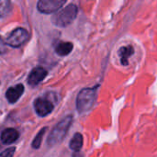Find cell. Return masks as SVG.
Segmentation results:
<instances>
[{
	"label": "cell",
	"instance_id": "1",
	"mask_svg": "<svg viewBox=\"0 0 157 157\" xmlns=\"http://www.w3.org/2000/svg\"><path fill=\"white\" fill-rule=\"evenodd\" d=\"M73 122V117L72 116H67L64 119H63L52 131L50 133L47 144L49 146H54L58 144H60L64 137L67 134V132Z\"/></svg>",
	"mask_w": 157,
	"mask_h": 157
},
{
	"label": "cell",
	"instance_id": "5",
	"mask_svg": "<svg viewBox=\"0 0 157 157\" xmlns=\"http://www.w3.org/2000/svg\"><path fill=\"white\" fill-rule=\"evenodd\" d=\"M65 4V0H40L38 2V10L41 13L50 14L56 12Z\"/></svg>",
	"mask_w": 157,
	"mask_h": 157
},
{
	"label": "cell",
	"instance_id": "3",
	"mask_svg": "<svg viewBox=\"0 0 157 157\" xmlns=\"http://www.w3.org/2000/svg\"><path fill=\"white\" fill-rule=\"evenodd\" d=\"M77 15V6L74 4L68 5L52 17V22L57 27H66L71 24Z\"/></svg>",
	"mask_w": 157,
	"mask_h": 157
},
{
	"label": "cell",
	"instance_id": "8",
	"mask_svg": "<svg viewBox=\"0 0 157 157\" xmlns=\"http://www.w3.org/2000/svg\"><path fill=\"white\" fill-rule=\"evenodd\" d=\"M23 92H24L23 85L18 84L16 86H12L7 89V91L6 92V98L9 103H11V104L16 103L19 99V98L22 96Z\"/></svg>",
	"mask_w": 157,
	"mask_h": 157
},
{
	"label": "cell",
	"instance_id": "2",
	"mask_svg": "<svg viewBox=\"0 0 157 157\" xmlns=\"http://www.w3.org/2000/svg\"><path fill=\"white\" fill-rule=\"evenodd\" d=\"M97 87L84 88L79 92L76 98V108L78 112L84 113L92 109L97 99Z\"/></svg>",
	"mask_w": 157,
	"mask_h": 157
},
{
	"label": "cell",
	"instance_id": "4",
	"mask_svg": "<svg viewBox=\"0 0 157 157\" xmlns=\"http://www.w3.org/2000/svg\"><path fill=\"white\" fill-rule=\"evenodd\" d=\"M29 39V32L22 28H17L14 29L9 36L6 38V44H8L11 47L17 48L22 46L25 42H27Z\"/></svg>",
	"mask_w": 157,
	"mask_h": 157
},
{
	"label": "cell",
	"instance_id": "6",
	"mask_svg": "<svg viewBox=\"0 0 157 157\" xmlns=\"http://www.w3.org/2000/svg\"><path fill=\"white\" fill-rule=\"evenodd\" d=\"M34 108L39 116L45 117L52 111L53 105L49 99L39 98L34 101Z\"/></svg>",
	"mask_w": 157,
	"mask_h": 157
},
{
	"label": "cell",
	"instance_id": "7",
	"mask_svg": "<svg viewBox=\"0 0 157 157\" xmlns=\"http://www.w3.org/2000/svg\"><path fill=\"white\" fill-rule=\"evenodd\" d=\"M46 75H47V71L44 68L36 67L30 72L28 77V83L31 86H35L39 85L46 77Z\"/></svg>",
	"mask_w": 157,
	"mask_h": 157
},
{
	"label": "cell",
	"instance_id": "13",
	"mask_svg": "<svg viewBox=\"0 0 157 157\" xmlns=\"http://www.w3.org/2000/svg\"><path fill=\"white\" fill-rule=\"evenodd\" d=\"M11 10V2L8 0H0V17H5Z\"/></svg>",
	"mask_w": 157,
	"mask_h": 157
},
{
	"label": "cell",
	"instance_id": "14",
	"mask_svg": "<svg viewBox=\"0 0 157 157\" xmlns=\"http://www.w3.org/2000/svg\"><path fill=\"white\" fill-rule=\"evenodd\" d=\"M46 131H47V128L41 129V130L39 132V133L37 134V136L34 138V140H33V142H32V147H33L34 149L40 148V144H41V141H42V138H43V135L45 134Z\"/></svg>",
	"mask_w": 157,
	"mask_h": 157
},
{
	"label": "cell",
	"instance_id": "11",
	"mask_svg": "<svg viewBox=\"0 0 157 157\" xmlns=\"http://www.w3.org/2000/svg\"><path fill=\"white\" fill-rule=\"evenodd\" d=\"M73 48H74V45H73L72 42H63V41H61V42H59L56 45L55 52L60 56H65V55L69 54L72 52Z\"/></svg>",
	"mask_w": 157,
	"mask_h": 157
},
{
	"label": "cell",
	"instance_id": "16",
	"mask_svg": "<svg viewBox=\"0 0 157 157\" xmlns=\"http://www.w3.org/2000/svg\"><path fill=\"white\" fill-rule=\"evenodd\" d=\"M7 48H6V45L5 43V41L3 40V39L0 37V53H5L6 52Z\"/></svg>",
	"mask_w": 157,
	"mask_h": 157
},
{
	"label": "cell",
	"instance_id": "15",
	"mask_svg": "<svg viewBox=\"0 0 157 157\" xmlns=\"http://www.w3.org/2000/svg\"><path fill=\"white\" fill-rule=\"evenodd\" d=\"M15 151H16V149L14 147H10V148L5 150L4 152H2L0 154V157H13Z\"/></svg>",
	"mask_w": 157,
	"mask_h": 157
},
{
	"label": "cell",
	"instance_id": "12",
	"mask_svg": "<svg viewBox=\"0 0 157 157\" xmlns=\"http://www.w3.org/2000/svg\"><path fill=\"white\" fill-rule=\"evenodd\" d=\"M83 146V136L81 133H75L70 142V148L75 152H79Z\"/></svg>",
	"mask_w": 157,
	"mask_h": 157
},
{
	"label": "cell",
	"instance_id": "10",
	"mask_svg": "<svg viewBox=\"0 0 157 157\" xmlns=\"http://www.w3.org/2000/svg\"><path fill=\"white\" fill-rule=\"evenodd\" d=\"M134 53V50H133V47L132 46H124V47H121L119 51V54L121 56V64L123 65H128L129 64V57L131 55H132Z\"/></svg>",
	"mask_w": 157,
	"mask_h": 157
},
{
	"label": "cell",
	"instance_id": "9",
	"mask_svg": "<svg viewBox=\"0 0 157 157\" xmlns=\"http://www.w3.org/2000/svg\"><path fill=\"white\" fill-rule=\"evenodd\" d=\"M18 137L19 133L17 132V131L12 128H8L3 131L1 134V141L5 144H11L14 142H16L18 139Z\"/></svg>",
	"mask_w": 157,
	"mask_h": 157
}]
</instances>
